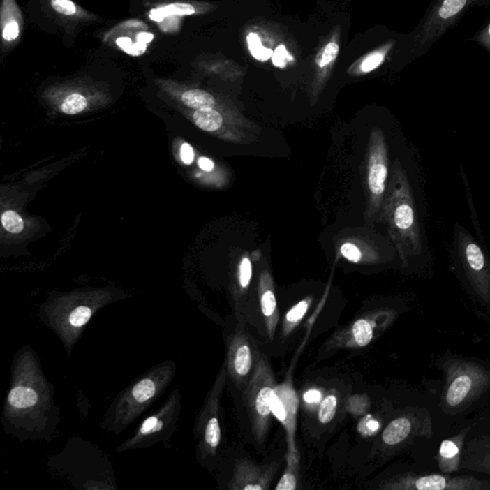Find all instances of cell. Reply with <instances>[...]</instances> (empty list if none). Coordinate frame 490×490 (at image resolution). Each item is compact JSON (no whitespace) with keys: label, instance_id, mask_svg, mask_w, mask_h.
Here are the masks:
<instances>
[{"label":"cell","instance_id":"17","mask_svg":"<svg viewBox=\"0 0 490 490\" xmlns=\"http://www.w3.org/2000/svg\"><path fill=\"white\" fill-rule=\"evenodd\" d=\"M392 45H393V43H387L383 47L376 49L373 52L363 57L361 60L350 67V74L361 76V75H366L376 70L385 61L387 55L390 52L391 48L393 47Z\"/></svg>","mask_w":490,"mask_h":490},{"label":"cell","instance_id":"34","mask_svg":"<svg viewBox=\"0 0 490 490\" xmlns=\"http://www.w3.org/2000/svg\"><path fill=\"white\" fill-rule=\"evenodd\" d=\"M481 45L487 47L490 51V23L481 33L479 34L476 38Z\"/></svg>","mask_w":490,"mask_h":490},{"label":"cell","instance_id":"2","mask_svg":"<svg viewBox=\"0 0 490 490\" xmlns=\"http://www.w3.org/2000/svg\"><path fill=\"white\" fill-rule=\"evenodd\" d=\"M390 145L385 131L373 128L369 136L363 166V187L366 195L365 218L368 224L378 221L393 168Z\"/></svg>","mask_w":490,"mask_h":490},{"label":"cell","instance_id":"38","mask_svg":"<svg viewBox=\"0 0 490 490\" xmlns=\"http://www.w3.org/2000/svg\"><path fill=\"white\" fill-rule=\"evenodd\" d=\"M378 422H376V420H367V427H366L364 432L365 431L373 432V431L378 430Z\"/></svg>","mask_w":490,"mask_h":490},{"label":"cell","instance_id":"18","mask_svg":"<svg viewBox=\"0 0 490 490\" xmlns=\"http://www.w3.org/2000/svg\"><path fill=\"white\" fill-rule=\"evenodd\" d=\"M313 298L306 297L304 300H301L293 306L285 315L282 324V335L283 337H288L299 326L302 320L308 313L309 308H311Z\"/></svg>","mask_w":490,"mask_h":490},{"label":"cell","instance_id":"16","mask_svg":"<svg viewBox=\"0 0 490 490\" xmlns=\"http://www.w3.org/2000/svg\"><path fill=\"white\" fill-rule=\"evenodd\" d=\"M40 401V396L32 387L25 384L13 386L8 396V402L12 409L17 411H27L35 407Z\"/></svg>","mask_w":490,"mask_h":490},{"label":"cell","instance_id":"8","mask_svg":"<svg viewBox=\"0 0 490 490\" xmlns=\"http://www.w3.org/2000/svg\"><path fill=\"white\" fill-rule=\"evenodd\" d=\"M299 403L300 399L290 380L276 385L272 404V415L285 428L288 454L290 455L299 453L295 440Z\"/></svg>","mask_w":490,"mask_h":490},{"label":"cell","instance_id":"26","mask_svg":"<svg viewBox=\"0 0 490 490\" xmlns=\"http://www.w3.org/2000/svg\"><path fill=\"white\" fill-rule=\"evenodd\" d=\"M2 226L12 234H19L24 229V221L22 216L12 210L5 211L1 216Z\"/></svg>","mask_w":490,"mask_h":490},{"label":"cell","instance_id":"27","mask_svg":"<svg viewBox=\"0 0 490 490\" xmlns=\"http://www.w3.org/2000/svg\"><path fill=\"white\" fill-rule=\"evenodd\" d=\"M91 316V309L87 306H81L71 311L68 317V323L75 329H81L89 321Z\"/></svg>","mask_w":490,"mask_h":490},{"label":"cell","instance_id":"11","mask_svg":"<svg viewBox=\"0 0 490 490\" xmlns=\"http://www.w3.org/2000/svg\"><path fill=\"white\" fill-rule=\"evenodd\" d=\"M341 31L339 27L332 29L323 46L320 48L315 59V71L311 84V99L313 103L318 99L320 94L326 87L332 69L340 53Z\"/></svg>","mask_w":490,"mask_h":490},{"label":"cell","instance_id":"13","mask_svg":"<svg viewBox=\"0 0 490 490\" xmlns=\"http://www.w3.org/2000/svg\"><path fill=\"white\" fill-rule=\"evenodd\" d=\"M193 119L198 128L206 133H218L221 130H226L230 135L232 142L242 144L250 143L248 134L245 133L244 130L252 131L238 121L232 119L230 117L225 118L223 112H219L216 108H201L195 110Z\"/></svg>","mask_w":490,"mask_h":490},{"label":"cell","instance_id":"32","mask_svg":"<svg viewBox=\"0 0 490 490\" xmlns=\"http://www.w3.org/2000/svg\"><path fill=\"white\" fill-rule=\"evenodd\" d=\"M180 156H181L182 161L185 164L190 165L193 163V159H195V153H193V149L189 144H183L181 149H180Z\"/></svg>","mask_w":490,"mask_h":490},{"label":"cell","instance_id":"9","mask_svg":"<svg viewBox=\"0 0 490 490\" xmlns=\"http://www.w3.org/2000/svg\"><path fill=\"white\" fill-rule=\"evenodd\" d=\"M179 407V396L175 392V396L164 405L163 408L144 420L134 437L124 443L120 448H118V451L141 447L148 443L156 442L161 437L169 434L170 427L172 426L177 420Z\"/></svg>","mask_w":490,"mask_h":490},{"label":"cell","instance_id":"31","mask_svg":"<svg viewBox=\"0 0 490 490\" xmlns=\"http://www.w3.org/2000/svg\"><path fill=\"white\" fill-rule=\"evenodd\" d=\"M20 35V27L17 22H10L7 23L3 30V38L5 40L11 41L15 40Z\"/></svg>","mask_w":490,"mask_h":490},{"label":"cell","instance_id":"1","mask_svg":"<svg viewBox=\"0 0 490 490\" xmlns=\"http://www.w3.org/2000/svg\"><path fill=\"white\" fill-rule=\"evenodd\" d=\"M417 172L409 169L403 159H394L378 218L385 224L391 244L404 267L427 262L431 253Z\"/></svg>","mask_w":490,"mask_h":490},{"label":"cell","instance_id":"22","mask_svg":"<svg viewBox=\"0 0 490 490\" xmlns=\"http://www.w3.org/2000/svg\"><path fill=\"white\" fill-rule=\"evenodd\" d=\"M472 386L471 378L468 376H461L451 384L446 394V401L450 406H457L468 396Z\"/></svg>","mask_w":490,"mask_h":490},{"label":"cell","instance_id":"14","mask_svg":"<svg viewBox=\"0 0 490 490\" xmlns=\"http://www.w3.org/2000/svg\"><path fill=\"white\" fill-rule=\"evenodd\" d=\"M259 299L260 311L267 334L270 341H273L277 329L279 317L277 301H276L274 282L272 275L267 269L260 273L259 279Z\"/></svg>","mask_w":490,"mask_h":490},{"label":"cell","instance_id":"4","mask_svg":"<svg viewBox=\"0 0 490 490\" xmlns=\"http://www.w3.org/2000/svg\"><path fill=\"white\" fill-rule=\"evenodd\" d=\"M275 387V376L272 366L267 358L262 355L251 378L242 390L253 436L258 445L264 443L269 430Z\"/></svg>","mask_w":490,"mask_h":490},{"label":"cell","instance_id":"29","mask_svg":"<svg viewBox=\"0 0 490 490\" xmlns=\"http://www.w3.org/2000/svg\"><path fill=\"white\" fill-rule=\"evenodd\" d=\"M53 9L61 15H72L77 11L76 5L71 0H52Z\"/></svg>","mask_w":490,"mask_h":490},{"label":"cell","instance_id":"35","mask_svg":"<svg viewBox=\"0 0 490 490\" xmlns=\"http://www.w3.org/2000/svg\"><path fill=\"white\" fill-rule=\"evenodd\" d=\"M198 165H200V169L205 172H211L215 167L212 160L207 158V157H200L198 159Z\"/></svg>","mask_w":490,"mask_h":490},{"label":"cell","instance_id":"7","mask_svg":"<svg viewBox=\"0 0 490 490\" xmlns=\"http://www.w3.org/2000/svg\"><path fill=\"white\" fill-rule=\"evenodd\" d=\"M473 0H437L415 33V46L425 50L457 19Z\"/></svg>","mask_w":490,"mask_h":490},{"label":"cell","instance_id":"23","mask_svg":"<svg viewBox=\"0 0 490 490\" xmlns=\"http://www.w3.org/2000/svg\"><path fill=\"white\" fill-rule=\"evenodd\" d=\"M195 13V8L193 5L186 3H174L167 5L158 9L153 10L149 14V17L156 22H161L168 15H190Z\"/></svg>","mask_w":490,"mask_h":490},{"label":"cell","instance_id":"25","mask_svg":"<svg viewBox=\"0 0 490 490\" xmlns=\"http://www.w3.org/2000/svg\"><path fill=\"white\" fill-rule=\"evenodd\" d=\"M87 105V100L86 97L82 96L78 93H73V94L69 95L64 101L63 104H61V112L64 114L75 115L81 113L86 110Z\"/></svg>","mask_w":490,"mask_h":490},{"label":"cell","instance_id":"19","mask_svg":"<svg viewBox=\"0 0 490 490\" xmlns=\"http://www.w3.org/2000/svg\"><path fill=\"white\" fill-rule=\"evenodd\" d=\"M299 472H300V454H286V468L280 479L276 490H295L298 489Z\"/></svg>","mask_w":490,"mask_h":490},{"label":"cell","instance_id":"3","mask_svg":"<svg viewBox=\"0 0 490 490\" xmlns=\"http://www.w3.org/2000/svg\"><path fill=\"white\" fill-rule=\"evenodd\" d=\"M175 367L168 363L141 378L119 399L110 412L108 428L120 432L133 422L161 394L174 375Z\"/></svg>","mask_w":490,"mask_h":490},{"label":"cell","instance_id":"12","mask_svg":"<svg viewBox=\"0 0 490 490\" xmlns=\"http://www.w3.org/2000/svg\"><path fill=\"white\" fill-rule=\"evenodd\" d=\"M379 315L371 314L360 317L349 326L338 332L332 338L329 345L332 348L345 349H359L364 348L373 341L378 329Z\"/></svg>","mask_w":490,"mask_h":490},{"label":"cell","instance_id":"36","mask_svg":"<svg viewBox=\"0 0 490 490\" xmlns=\"http://www.w3.org/2000/svg\"><path fill=\"white\" fill-rule=\"evenodd\" d=\"M117 45L126 51V53L131 54V48H133V41L128 38H119L117 40Z\"/></svg>","mask_w":490,"mask_h":490},{"label":"cell","instance_id":"28","mask_svg":"<svg viewBox=\"0 0 490 490\" xmlns=\"http://www.w3.org/2000/svg\"><path fill=\"white\" fill-rule=\"evenodd\" d=\"M446 480L443 476L431 475L422 477L416 481L419 490H443L446 487Z\"/></svg>","mask_w":490,"mask_h":490},{"label":"cell","instance_id":"6","mask_svg":"<svg viewBox=\"0 0 490 490\" xmlns=\"http://www.w3.org/2000/svg\"><path fill=\"white\" fill-rule=\"evenodd\" d=\"M226 368L223 366L219 371L212 390L209 393L205 407L198 417L195 432L200 438V451L205 456H214L221 440L219 425V404L221 394L225 385Z\"/></svg>","mask_w":490,"mask_h":490},{"label":"cell","instance_id":"33","mask_svg":"<svg viewBox=\"0 0 490 490\" xmlns=\"http://www.w3.org/2000/svg\"><path fill=\"white\" fill-rule=\"evenodd\" d=\"M322 394L316 389H311L304 394V401L308 404H317L321 402Z\"/></svg>","mask_w":490,"mask_h":490},{"label":"cell","instance_id":"10","mask_svg":"<svg viewBox=\"0 0 490 490\" xmlns=\"http://www.w3.org/2000/svg\"><path fill=\"white\" fill-rule=\"evenodd\" d=\"M278 470V463L257 466L251 461H239L229 483L232 490H267Z\"/></svg>","mask_w":490,"mask_h":490},{"label":"cell","instance_id":"20","mask_svg":"<svg viewBox=\"0 0 490 490\" xmlns=\"http://www.w3.org/2000/svg\"><path fill=\"white\" fill-rule=\"evenodd\" d=\"M411 429V422L406 417L394 420L383 431V442L388 445H399L408 437Z\"/></svg>","mask_w":490,"mask_h":490},{"label":"cell","instance_id":"5","mask_svg":"<svg viewBox=\"0 0 490 490\" xmlns=\"http://www.w3.org/2000/svg\"><path fill=\"white\" fill-rule=\"evenodd\" d=\"M262 355L257 345L246 332L244 324L229 337L227 345L226 371L239 390H244Z\"/></svg>","mask_w":490,"mask_h":490},{"label":"cell","instance_id":"21","mask_svg":"<svg viewBox=\"0 0 490 490\" xmlns=\"http://www.w3.org/2000/svg\"><path fill=\"white\" fill-rule=\"evenodd\" d=\"M183 104L193 110L201 108H216V98L211 93L201 89H190L183 93L181 96Z\"/></svg>","mask_w":490,"mask_h":490},{"label":"cell","instance_id":"24","mask_svg":"<svg viewBox=\"0 0 490 490\" xmlns=\"http://www.w3.org/2000/svg\"><path fill=\"white\" fill-rule=\"evenodd\" d=\"M338 399L336 394H327L319 404L318 420L321 424H327L334 419L337 411Z\"/></svg>","mask_w":490,"mask_h":490},{"label":"cell","instance_id":"37","mask_svg":"<svg viewBox=\"0 0 490 490\" xmlns=\"http://www.w3.org/2000/svg\"><path fill=\"white\" fill-rule=\"evenodd\" d=\"M154 40V36L149 33H140L138 35L139 43H143V45H147V43H151Z\"/></svg>","mask_w":490,"mask_h":490},{"label":"cell","instance_id":"15","mask_svg":"<svg viewBox=\"0 0 490 490\" xmlns=\"http://www.w3.org/2000/svg\"><path fill=\"white\" fill-rule=\"evenodd\" d=\"M340 254L352 264H376L383 258V250L378 247L364 246L352 241L345 242L339 248Z\"/></svg>","mask_w":490,"mask_h":490},{"label":"cell","instance_id":"30","mask_svg":"<svg viewBox=\"0 0 490 490\" xmlns=\"http://www.w3.org/2000/svg\"><path fill=\"white\" fill-rule=\"evenodd\" d=\"M459 450L457 445L451 440H445L440 446V453L443 458L450 459L457 455Z\"/></svg>","mask_w":490,"mask_h":490}]
</instances>
